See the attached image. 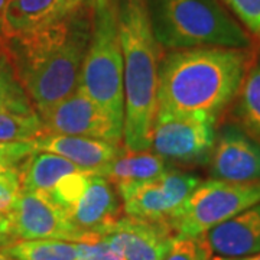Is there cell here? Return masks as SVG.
<instances>
[{
  "instance_id": "cell-19",
  "label": "cell",
  "mask_w": 260,
  "mask_h": 260,
  "mask_svg": "<svg viewBox=\"0 0 260 260\" xmlns=\"http://www.w3.org/2000/svg\"><path fill=\"white\" fill-rule=\"evenodd\" d=\"M236 114L243 130L260 143V61L244 75Z\"/></svg>"
},
{
  "instance_id": "cell-34",
  "label": "cell",
  "mask_w": 260,
  "mask_h": 260,
  "mask_svg": "<svg viewBox=\"0 0 260 260\" xmlns=\"http://www.w3.org/2000/svg\"><path fill=\"white\" fill-rule=\"evenodd\" d=\"M0 169H2V168H0Z\"/></svg>"
},
{
  "instance_id": "cell-33",
  "label": "cell",
  "mask_w": 260,
  "mask_h": 260,
  "mask_svg": "<svg viewBox=\"0 0 260 260\" xmlns=\"http://www.w3.org/2000/svg\"><path fill=\"white\" fill-rule=\"evenodd\" d=\"M0 42H5V41H3V39H2V38H0Z\"/></svg>"
},
{
  "instance_id": "cell-11",
  "label": "cell",
  "mask_w": 260,
  "mask_h": 260,
  "mask_svg": "<svg viewBox=\"0 0 260 260\" xmlns=\"http://www.w3.org/2000/svg\"><path fill=\"white\" fill-rule=\"evenodd\" d=\"M210 175L230 182L260 181V143L234 124L223 127L211 150Z\"/></svg>"
},
{
  "instance_id": "cell-10",
  "label": "cell",
  "mask_w": 260,
  "mask_h": 260,
  "mask_svg": "<svg viewBox=\"0 0 260 260\" xmlns=\"http://www.w3.org/2000/svg\"><path fill=\"white\" fill-rule=\"evenodd\" d=\"M124 260H164L177 239L167 221H148L135 217H117L103 229Z\"/></svg>"
},
{
  "instance_id": "cell-18",
  "label": "cell",
  "mask_w": 260,
  "mask_h": 260,
  "mask_svg": "<svg viewBox=\"0 0 260 260\" xmlns=\"http://www.w3.org/2000/svg\"><path fill=\"white\" fill-rule=\"evenodd\" d=\"M165 171L167 168L164 158L159 156L158 153H150L149 150H145L129 152L126 155L117 156L107 167L103 168L99 175L117 184L127 181H152L160 177Z\"/></svg>"
},
{
  "instance_id": "cell-21",
  "label": "cell",
  "mask_w": 260,
  "mask_h": 260,
  "mask_svg": "<svg viewBox=\"0 0 260 260\" xmlns=\"http://www.w3.org/2000/svg\"><path fill=\"white\" fill-rule=\"evenodd\" d=\"M44 133V124L37 112L0 110V142H28Z\"/></svg>"
},
{
  "instance_id": "cell-32",
  "label": "cell",
  "mask_w": 260,
  "mask_h": 260,
  "mask_svg": "<svg viewBox=\"0 0 260 260\" xmlns=\"http://www.w3.org/2000/svg\"><path fill=\"white\" fill-rule=\"evenodd\" d=\"M6 239H8L6 236H0V244H2L3 242H6Z\"/></svg>"
},
{
  "instance_id": "cell-15",
  "label": "cell",
  "mask_w": 260,
  "mask_h": 260,
  "mask_svg": "<svg viewBox=\"0 0 260 260\" xmlns=\"http://www.w3.org/2000/svg\"><path fill=\"white\" fill-rule=\"evenodd\" d=\"M87 0H9L3 16V39L25 35L67 18Z\"/></svg>"
},
{
  "instance_id": "cell-24",
  "label": "cell",
  "mask_w": 260,
  "mask_h": 260,
  "mask_svg": "<svg viewBox=\"0 0 260 260\" xmlns=\"http://www.w3.org/2000/svg\"><path fill=\"white\" fill-rule=\"evenodd\" d=\"M77 260H124L117 246L103 233H90L77 243Z\"/></svg>"
},
{
  "instance_id": "cell-5",
  "label": "cell",
  "mask_w": 260,
  "mask_h": 260,
  "mask_svg": "<svg viewBox=\"0 0 260 260\" xmlns=\"http://www.w3.org/2000/svg\"><path fill=\"white\" fill-rule=\"evenodd\" d=\"M77 90L99 104L123 130L124 68L116 0H94L93 30Z\"/></svg>"
},
{
  "instance_id": "cell-8",
  "label": "cell",
  "mask_w": 260,
  "mask_h": 260,
  "mask_svg": "<svg viewBox=\"0 0 260 260\" xmlns=\"http://www.w3.org/2000/svg\"><path fill=\"white\" fill-rule=\"evenodd\" d=\"M214 121L204 116L158 114L152 130V148L162 158L207 160L215 142Z\"/></svg>"
},
{
  "instance_id": "cell-9",
  "label": "cell",
  "mask_w": 260,
  "mask_h": 260,
  "mask_svg": "<svg viewBox=\"0 0 260 260\" xmlns=\"http://www.w3.org/2000/svg\"><path fill=\"white\" fill-rule=\"evenodd\" d=\"M44 132L49 135L83 136L120 143L123 130L83 91L74 93L39 114Z\"/></svg>"
},
{
  "instance_id": "cell-6",
  "label": "cell",
  "mask_w": 260,
  "mask_h": 260,
  "mask_svg": "<svg viewBox=\"0 0 260 260\" xmlns=\"http://www.w3.org/2000/svg\"><path fill=\"white\" fill-rule=\"evenodd\" d=\"M259 203L260 181L211 179L200 182L168 223L177 237H200Z\"/></svg>"
},
{
  "instance_id": "cell-23",
  "label": "cell",
  "mask_w": 260,
  "mask_h": 260,
  "mask_svg": "<svg viewBox=\"0 0 260 260\" xmlns=\"http://www.w3.org/2000/svg\"><path fill=\"white\" fill-rule=\"evenodd\" d=\"M22 191L18 168L0 169V236H8L9 215Z\"/></svg>"
},
{
  "instance_id": "cell-13",
  "label": "cell",
  "mask_w": 260,
  "mask_h": 260,
  "mask_svg": "<svg viewBox=\"0 0 260 260\" xmlns=\"http://www.w3.org/2000/svg\"><path fill=\"white\" fill-rule=\"evenodd\" d=\"M211 254L243 257L260 251V203L203 236Z\"/></svg>"
},
{
  "instance_id": "cell-14",
  "label": "cell",
  "mask_w": 260,
  "mask_h": 260,
  "mask_svg": "<svg viewBox=\"0 0 260 260\" xmlns=\"http://www.w3.org/2000/svg\"><path fill=\"white\" fill-rule=\"evenodd\" d=\"M119 201L107 178L90 174L81 194L68 207L71 221L85 233L102 232L117 218Z\"/></svg>"
},
{
  "instance_id": "cell-1",
  "label": "cell",
  "mask_w": 260,
  "mask_h": 260,
  "mask_svg": "<svg viewBox=\"0 0 260 260\" xmlns=\"http://www.w3.org/2000/svg\"><path fill=\"white\" fill-rule=\"evenodd\" d=\"M94 0L45 28L5 39L12 71L38 114L78 88L93 30Z\"/></svg>"
},
{
  "instance_id": "cell-31",
  "label": "cell",
  "mask_w": 260,
  "mask_h": 260,
  "mask_svg": "<svg viewBox=\"0 0 260 260\" xmlns=\"http://www.w3.org/2000/svg\"><path fill=\"white\" fill-rule=\"evenodd\" d=\"M0 260H16V259H13V257L9 256V254H6V253L0 251Z\"/></svg>"
},
{
  "instance_id": "cell-16",
  "label": "cell",
  "mask_w": 260,
  "mask_h": 260,
  "mask_svg": "<svg viewBox=\"0 0 260 260\" xmlns=\"http://www.w3.org/2000/svg\"><path fill=\"white\" fill-rule=\"evenodd\" d=\"M117 191L123 201V210L129 217L168 223L177 211V205L158 178L139 182H117Z\"/></svg>"
},
{
  "instance_id": "cell-27",
  "label": "cell",
  "mask_w": 260,
  "mask_h": 260,
  "mask_svg": "<svg viewBox=\"0 0 260 260\" xmlns=\"http://www.w3.org/2000/svg\"><path fill=\"white\" fill-rule=\"evenodd\" d=\"M243 25L260 41V0H223Z\"/></svg>"
},
{
  "instance_id": "cell-17",
  "label": "cell",
  "mask_w": 260,
  "mask_h": 260,
  "mask_svg": "<svg viewBox=\"0 0 260 260\" xmlns=\"http://www.w3.org/2000/svg\"><path fill=\"white\" fill-rule=\"evenodd\" d=\"M84 172L71 160L51 152L37 150L20 164L19 175L22 191L51 192L65 177Z\"/></svg>"
},
{
  "instance_id": "cell-22",
  "label": "cell",
  "mask_w": 260,
  "mask_h": 260,
  "mask_svg": "<svg viewBox=\"0 0 260 260\" xmlns=\"http://www.w3.org/2000/svg\"><path fill=\"white\" fill-rule=\"evenodd\" d=\"M0 110L32 113V103L9 65L0 61Z\"/></svg>"
},
{
  "instance_id": "cell-7",
  "label": "cell",
  "mask_w": 260,
  "mask_h": 260,
  "mask_svg": "<svg viewBox=\"0 0 260 260\" xmlns=\"http://www.w3.org/2000/svg\"><path fill=\"white\" fill-rule=\"evenodd\" d=\"M90 233L80 230L48 192L20 191L9 215L8 236L19 240L83 242Z\"/></svg>"
},
{
  "instance_id": "cell-3",
  "label": "cell",
  "mask_w": 260,
  "mask_h": 260,
  "mask_svg": "<svg viewBox=\"0 0 260 260\" xmlns=\"http://www.w3.org/2000/svg\"><path fill=\"white\" fill-rule=\"evenodd\" d=\"M116 13L124 68L123 143L129 152H145L158 114L159 42L149 0H116Z\"/></svg>"
},
{
  "instance_id": "cell-12",
  "label": "cell",
  "mask_w": 260,
  "mask_h": 260,
  "mask_svg": "<svg viewBox=\"0 0 260 260\" xmlns=\"http://www.w3.org/2000/svg\"><path fill=\"white\" fill-rule=\"evenodd\" d=\"M37 150L51 152L71 160L84 172L99 174L103 168L113 162L121 152L119 143L83 136L49 135L44 133L35 139Z\"/></svg>"
},
{
  "instance_id": "cell-26",
  "label": "cell",
  "mask_w": 260,
  "mask_h": 260,
  "mask_svg": "<svg viewBox=\"0 0 260 260\" xmlns=\"http://www.w3.org/2000/svg\"><path fill=\"white\" fill-rule=\"evenodd\" d=\"M164 260H211V251L207 247L203 236L177 237Z\"/></svg>"
},
{
  "instance_id": "cell-29",
  "label": "cell",
  "mask_w": 260,
  "mask_h": 260,
  "mask_svg": "<svg viewBox=\"0 0 260 260\" xmlns=\"http://www.w3.org/2000/svg\"><path fill=\"white\" fill-rule=\"evenodd\" d=\"M8 3H9V0H0V38L2 39H3V16H5V10H6Z\"/></svg>"
},
{
  "instance_id": "cell-25",
  "label": "cell",
  "mask_w": 260,
  "mask_h": 260,
  "mask_svg": "<svg viewBox=\"0 0 260 260\" xmlns=\"http://www.w3.org/2000/svg\"><path fill=\"white\" fill-rule=\"evenodd\" d=\"M158 181L175 203L177 210L185 203L186 198L192 194L195 188L200 185V178L179 171H165L160 177H158Z\"/></svg>"
},
{
  "instance_id": "cell-4",
  "label": "cell",
  "mask_w": 260,
  "mask_h": 260,
  "mask_svg": "<svg viewBox=\"0 0 260 260\" xmlns=\"http://www.w3.org/2000/svg\"><path fill=\"white\" fill-rule=\"evenodd\" d=\"M149 9L155 37L164 47H250L249 35L217 0H149Z\"/></svg>"
},
{
  "instance_id": "cell-2",
  "label": "cell",
  "mask_w": 260,
  "mask_h": 260,
  "mask_svg": "<svg viewBox=\"0 0 260 260\" xmlns=\"http://www.w3.org/2000/svg\"><path fill=\"white\" fill-rule=\"evenodd\" d=\"M246 70L247 54L237 48H186L168 54L158 71V114L215 119L239 94Z\"/></svg>"
},
{
  "instance_id": "cell-20",
  "label": "cell",
  "mask_w": 260,
  "mask_h": 260,
  "mask_svg": "<svg viewBox=\"0 0 260 260\" xmlns=\"http://www.w3.org/2000/svg\"><path fill=\"white\" fill-rule=\"evenodd\" d=\"M2 251L16 260H77V243L64 240H20Z\"/></svg>"
},
{
  "instance_id": "cell-30",
  "label": "cell",
  "mask_w": 260,
  "mask_h": 260,
  "mask_svg": "<svg viewBox=\"0 0 260 260\" xmlns=\"http://www.w3.org/2000/svg\"><path fill=\"white\" fill-rule=\"evenodd\" d=\"M211 260H260V251L249 256H243V257H215Z\"/></svg>"
},
{
  "instance_id": "cell-28",
  "label": "cell",
  "mask_w": 260,
  "mask_h": 260,
  "mask_svg": "<svg viewBox=\"0 0 260 260\" xmlns=\"http://www.w3.org/2000/svg\"><path fill=\"white\" fill-rule=\"evenodd\" d=\"M34 152H37L35 140L0 142V168H19Z\"/></svg>"
}]
</instances>
